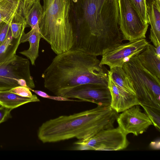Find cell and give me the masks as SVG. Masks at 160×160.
<instances>
[{"instance_id":"6da1fadb","label":"cell","mask_w":160,"mask_h":160,"mask_svg":"<svg viewBox=\"0 0 160 160\" xmlns=\"http://www.w3.org/2000/svg\"><path fill=\"white\" fill-rule=\"evenodd\" d=\"M75 25L72 48L98 56L122 43L118 0H72Z\"/></svg>"},{"instance_id":"7a4b0ae2","label":"cell","mask_w":160,"mask_h":160,"mask_svg":"<svg viewBox=\"0 0 160 160\" xmlns=\"http://www.w3.org/2000/svg\"><path fill=\"white\" fill-rule=\"evenodd\" d=\"M44 87L56 96L75 87L93 83L108 86V70L97 56L71 49L57 54L42 75Z\"/></svg>"},{"instance_id":"3957f363","label":"cell","mask_w":160,"mask_h":160,"mask_svg":"<svg viewBox=\"0 0 160 160\" xmlns=\"http://www.w3.org/2000/svg\"><path fill=\"white\" fill-rule=\"evenodd\" d=\"M118 115L110 106L98 105L92 109L46 121L39 127L38 137L43 143L87 138L102 130L113 128Z\"/></svg>"},{"instance_id":"277c9868","label":"cell","mask_w":160,"mask_h":160,"mask_svg":"<svg viewBox=\"0 0 160 160\" xmlns=\"http://www.w3.org/2000/svg\"><path fill=\"white\" fill-rule=\"evenodd\" d=\"M43 12L39 26L42 38L57 55L72 49L75 23L72 0H43Z\"/></svg>"},{"instance_id":"5b68a950","label":"cell","mask_w":160,"mask_h":160,"mask_svg":"<svg viewBox=\"0 0 160 160\" xmlns=\"http://www.w3.org/2000/svg\"><path fill=\"white\" fill-rule=\"evenodd\" d=\"M122 67L132 82L140 105L160 110V79L143 66L137 55L130 58Z\"/></svg>"},{"instance_id":"8992f818","label":"cell","mask_w":160,"mask_h":160,"mask_svg":"<svg viewBox=\"0 0 160 160\" xmlns=\"http://www.w3.org/2000/svg\"><path fill=\"white\" fill-rule=\"evenodd\" d=\"M30 69L29 60L16 54L0 64V91L9 90L18 86L34 88Z\"/></svg>"},{"instance_id":"52a82bcc","label":"cell","mask_w":160,"mask_h":160,"mask_svg":"<svg viewBox=\"0 0 160 160\" xmlns=\"http://www.w3.org/2000/svg\"><path fill=\"white\" fill-rule=\"evenodd\" d=\"M119 26L124 40L146 38L149 24L145 23L128 0H118Z\"/></svg>"},{"instance_id":"ba28073f","label":"cell","mask_w":160,"mask_h":160,"mask_svg":"<svg viewBox=\"0 0 160 160\" xmlns=\"http://www.w3.org/2000/svg\"><path fill=\"white\" fill-rule=\"evenodd\" d=\"M127 134L118 127L102 130L89 138L79 140L76 145L82 144L91 150L119 151L126 149L129 142Z\"/></svg>"},{"instance_id":"9c48e42d","label":"cell","mask_w":160,"mask_h":160,"mask_svg":"<svg viewBox=\"0 0 160 160\" xmlns=\"http://www.w3.org/2000/svg\"><path fill=\"white\" fill-rule=\"evenodd\" d=\"M149 43L145 38L122 43L102 55L100 64L101 65H107L110 68L122 67L130 58L144 51Z\"/></svg>"},{"instance_id":"30bf717a","label":"cell","mask_w":160,"mask_h":160,"mask_svg":"<svg viewBox=\"0 0 160 160\" xmlns=\"http://www.w3.org/2000/svg\"><path fill=\"white\" fill-rule=\"evenodd\" d=\"M60 96L77 98L82 101L88 102L98 106H110L111 96L108 86L88 83L73 88L62 94Z\"/></svg>"},{"instance_id":"8fae6325","label":"cell","mask_w":160,"mask_h":160,"mask_svg":"<svg viewBox=\"0 0 160 160\" xmlns=\"http://www.w3.org/2000/svg\"><path fill=\"white\" fill-rule=\"evenodd\" d=\"M116 121L119 127L127 135L132 133L138 136L146 132L153 125L145 113L142 112L139 105L133 106L118 115Z\"/></svg>"},{"instance_id":"7c38bea8","label":"cell","mask_w":160,"mask_h":160,"mask_svg":"<svg viewBox=\"0 0 160 160\" xmlns=\"http://www.w3.org/2000/svg\"><path fill=\"white\" fill-rule=\"evenodd\" d=\"M108 88L111 96L110 106L118 113L140 103L136 95L120 88L108 76Z\"/></svg>"},{"instance_id":"4fadbf2b","label":"cell","mask_w":160,"mask_h":160,"mask_svg":"<svg viewBox=\"0 0 160 160\" xmlns=\"http://www.w3.org/2000/svg\"><path fill=\"white\" fill-rule=\"evenodd\" d=\"M23 5L24 0L0 1V22L4 21L10 24L18 22L27 24L23 14Z\"/></svg>"},{"instance_id":"5bb4252c","label":"cell","mask_w":160,"mask_h":160,"mask_svg":"<svg viewBox=\"0 0 160 160\" xmlns=\"http://www.w3.org/2000/svg\"><path fill=\"white\" fill-rule=\"evenodd\" d=\"M149 24V38L155 47L160 45V0H146Z\"/></svg>"},{"instance_id":"9a60e30c","label":"cell","mask_w":160,"mask_h":160,"mask_svg":"<svg viewBox=\"0 0 160 160\" xmlns=\"http://www.w3.org/2000/svg\"><path fill=\"white\" fill-rule=\"evenodd\" d=\"M41 38L39 27L32 28L27 33H23L20 38V43L28 41L30 46L28 49L19 53L29 59L32 65H35V61L39 56V45Z\"/></svg>"},{"instance_id":"2e32d148","label":"cell","mask_w":160,"mask_h":160,"mask_svg":"<svg viewBox=\"0 0 160 160\" xmlns=\"http://www.w3.org/2000/svg\"><path fill=\"white\" fill-rule=\"evenodd\" d=\"M137 56L143 66L160 79V58L156 52L155 47L149 43Z\"/></svg>"},{"instance_id":"e0dca14e","label":"cell","mask_w":160,"mask_h":160,"mask_svg":"<svg viewBox=\"0 0 160 160\" xmlns=\"http://www.w3.org/2000/svg\"><path fill=\"white\" fill-rule=\"evenodd\" d=\"M35 95L31 97H22L10 92L8 90L0 91V105L12 109L25 104L39 102Z\"/></svg>"},{"instance_id":"ac0fdd59","label":"cell","mask_w":160,"mask_h":160,"mask_svg":"<svg viewBox=\"0 0 160 160\" xmlns=\"http://www.w3.org/2000/svg\"><path fill=\"white\" fill-rule=\"evenodd\" d=\"M108 76L123 90L136 95L132 82L121 67H114L108 70Z\"/></svg>"},{"instance_id":"d6986e66","label":"cell","mask_w":160,"mask_h":160,"mask_svg":"<svg viewBox=\"0 0 160 160\" xmlns=\"http://www.w3.org/2000/svg\"><path fill=\"white\" fill-rule=\"evenodd\" d=\"M22 35L17 38H14L12 37L11 30H10L7 39L0 46V64L7 61L16 54L20 44V38Z\"/></svg>"},{"instance_id":"ffe728a7","label":"cell","mask_w":160,"mask_h":160,"mask_svg":"<svg viewBox=\"0 0 160 160\" xmlns=\"http://www.w3.org/2000/svg\"><path fill=\"white\" fill-rule=\"evenodd\" d=\"M43 12V7L40 0H37L28 12L25 17L27 25L32 28L39 27V25Z\"/></svg>"},{"instance_id":"44dd1931","label":"cell","mask_w":160,"mask_h":160,"mask_svg":"<svg viewBox=\"0 0 160 160\" xmlns=\"http://www.w3.org/2000/svg\"><path fill=\"white\" fill-rule=\"evenodd\" d=\"M136 10L142 21L149 24L146 0H128Z\"/></svg>"},{"instance_id":"7402d4cb","label":"cell","mask_w":160,"mask_h":160,"mask_svg":"<svg viewBox=\"0 0 160 160\" xmlns=\"http://www.w3.org/2000/svg\"><path fill=\"white\" fill-rule=\"evenodd\" d=\"M141 106L143 108L145 113L151 121L153 125L160 131V110L144 105Z\"/></svg>"},{"instance_id":"603a6c76","label":"cell","mask_w":160,"mask_h":160,"mask_svg":"<svg viewBox=\"0 0 160 160\" xmlns=\"http://www.w3.org/2000/svg\"><path fill=\"white\" fill-rule=\"evenodd\" d=\"M27 25V24L21 22L11 23L10 28L12 37L15 38L19 37L24 32Z\"/></svg>"},{"instance_id":"cb8c5ba5","label":"cell","mask_w":160,"mask_h":160,"mask_svg":"<svg viewBox=\"0 0 160 160\" xmlns=\"http://www.w3.org/2000/svg\"><path fill=\"white\" fill-rule=\"evenodd\" d=\"M28 88L30 91L34 92L37 95L39 96L44 98L51 99L54 100L58 101H77L81 102L80 100H74L73 99H70L68 98H66L60 96H50L47 94L46 92L38 90H35L32 89V88Z\"/></svg>"},{"instance_id":"d4e9b609","label":"cell","mask_w":160,"mask_h":160,"mask_svg":"<svg viewBox=\"0 0 160 160\" xmlns=\"http://www.w3.org/2000/svg\"><path fill=\"white\" fill-rule=\"evenodd\" d=\"M10 30V24L4 21L0 22V46L7 39Z\"/></svg>"},{"instance_id":"484cf974","label":"cell","mask_w":160,"mask_h":160,"mask_svg":"<svg viewBox=\"0 0 160 160\" xmlns=\"http://www.w3.org/2000/svg\"><path fill=\"white\" fill-rule=\"evenodd\" d=\"M8 90L22 97L30 98L33 95L29 89L24 86H17Z\"/></svg>"},{"instance_id":"4316f807","label":"cell","mask_w":160,"mask_h":160,"mask_svg":"<svg viewBox=\"0 0 160 160\" xmlns=\"http://www.w3.org/2000/svg\"><path fill=\"white\" fill-rule=\"evenodd\" d=\"M12 110L2 106H0V124L11 117V111Z\"/></svg>"},{"instance_id":"83f0119b","label":"cell","mask_w":160,"mask_h":160,"mask_svg":"<svg viewBox=\"0 0 160 160\" xmlns=\"http://www.w3.org/2000/svg\"><path fill=\"white\" fill-rule=\"evenodd\" d=\"M36 0H24L23 13L25 18L28 12Z\"/></svg>"},{"instance_id":"f1b7e54d","label":"cell","mask_w":160,"mask_h":160,"mask_svg":"<svg viewBox=\"0 0 160 160\" xmlns=\"http://www.w3.org/2000/svg\"><path fill=\"white\" fill-rule=\"evenodd\" d=\"M77 145V146L76 147V150H91L90 148L87 146L82 144H78Z\"/></svg>"},{"instance_id":"f546056e","label":"cell","mask_w":160,"mask_h":160,"mask_svg":"<svg viewBox=\"0 0 160 160\" xmlns=\"http://www.w3.org/2000/svg\"><path fill=\"white\" fill-rule=\"evenodd\" d=\"M155 50L158 56L160 58V45L155 47Z\"/></svg>"}]
</instances>
